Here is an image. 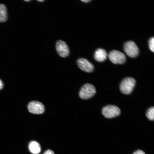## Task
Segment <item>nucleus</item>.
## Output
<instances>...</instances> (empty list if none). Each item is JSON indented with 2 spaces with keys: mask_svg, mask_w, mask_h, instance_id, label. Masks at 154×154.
Instances as JSON below:
<instances>
[{
  "mask_svg": "<svg viewBox=\"0 0 154 154\" xmlns=\"http://www.w3.org/2000/svg\"><path fill=\"white\" fill-rule=\"evenodd\" d=\"M37 1H39V2H43L44 1V0H37Z\"/></svg>",
  "mask_w": 154,
  "mask_h": 154,
  "instance_id": "a211bd4d",
  "label": "nucleus"
},
{
  "mask_svg": "<svg viewBox=\"0 0 154 154\" xmlns=\"http://www.w3.org/2000/svg\"><path fill=\"white\" fill-rule=\"evenodd\" d=\"M120 112V110L118 107L112 105L105 106L102 110L103 115L108 118H112L119 116Z\"/></svg>",
  "mask_w": 154,
  "mask_h": 154,
  "instance_id": "7ed1b4c3",
  "label": "nucleus"
},
{
  "mask_svg": "<svg viewBox=\"0 0 154 154\" xmlns=\"http://www.w3.org/2000/svg\"><path fill=\"white\" fill-rule=\"evenodd\" d=\"M123 48L126 54L131 58L136 57L139 53V50L138 47L135 43L132 41L125 42Z\"/></svg>",
  "mask_w": 154,
  "mask_h": 154,
  "instance_id": "20e7f679",
  "label": "nucleus"
},
{
  "mask_svg": "<svg viewBox=\"0 0 154 154\" xmlns=\"http://www.w3.org/2000/svg\"><path fill=\"white\" fill-rule=\"evenodd\" d=\"M3 87V84L1 80H0V90Z\"/></svg>",
  "mask_w": 154,
  "mask_h": 154,
  "instance_id": "dca6fc26",
  "label": "nucleus"
},
{
  "mask_svg": "<svg viewBox=\"0 0 154 154\" xmlns=\"http://www.w3.org/2000/svg\"><path fill=\"white\" fill-rule=\"evenodd\" d=\"M146 116L149 119L153 121L154 118V108L153 107H151L147 110Z\"/></svg>",
  "mask_w": 154,
  "mask_h": 154,
  "instance_id": "f8f14e48",
  "label": "nucleus"
},
{
  "mask_svg": "<svg viewBox=\"0 0 154 154\" xmlns=\"http://www.w3.org/2000/svg\"><path fill=\"white\" fill-rule=\"evenodd\" d=\"M96 92V88L94 86L90 84H86L81 88L79 96L82 99H88L92 97Z\"/></svg>",
  "mask_w": 154,
  "mask_h": 154,
  "instance_id": "f03ea898",
  "label": "nucleus"
},
{
  "mask_svg": "<svg viewBox=\"0 0 154 154\" xmlns=\"http://www.w3.org/2000/svg\"><path fill=\"white\" fill-rule=\"evenodd\" d=\"M107 53L104 49L100 48L95 52L94 57L95 59L98 62H102L106 59Z\"/></svg>",
  "mask_w": 154,
  "mask_h": 154,
  "instance_id": "1a4fd4ad",
  "label": "nucleus"
},
{
  "mask_svg": "<svg viewBox=\"0 0 154 154\" xmlns=\"http://www.w3.org/2000/svg\"><path fill=\"white\" fill-rule=\"evenodd\" d=\"M43 154H54V153L52 150L48 149L45 151Z\"/></svg>",
  "mask_w": 154,
  "mask_h": 154,
  "instance_id": "2eb2a0df",
  "label": "nucleus"
},
{
  "mask_svg": "<svg viewBox=\"0 0 154 154\" xmlns=\"http://www.w3.org/2000/svg\"><path fill=\"white\" fill-rule=\"evenodd\" d=\"M8 19L7 9L6 5L3 3H0V23H4Z\"/></svg>",
  "mask_w": 154,
  "mask_h": 154,
  "instance_id": "9d476101",
  "label": "nucleus"
},
{
  "mask_svg": "<svg viewBox=\"0 0 154 154\" xmlns=\"http://www.w3.org/2000/svg\"><path fill=\"white\" fill-rule=\"evenodd\" d=\"M109 58L113 63L116 64H122L126 60L125 55L122 52L116 50L111 51L109 53Z\"/></svg>",
  "mask_w": 154,
  "mask_h": 154,
  "instance_id": "39448f33",
  "label": "nucleus"
},
{
  "mask_svg": "<svg viewBox=\"0 0 154 154\" xmlns=\"http://www.w3.org/2000/svg\"><path fill=\"white\" fill-rule=\"evenodd\" d=\"M25 1H30L31 0H25Z\"/></svg>",
  "mask_w": 154,
  "mask_h": 154,
  "instance_id": "6ab92c4d",
  "label": "nucleus"
},
{
  "mask_svg": "<svg viewBox=\"0 0 154 154\" xmlns=\"http://www.w3.org/2000/svg\"><path fill=\"white\" fill-rule=\"evenodd\" d=\"M136 83L135 79L132 77H127L124 79L120 85L121 92L125 94H130L132 91Z\"/></svg>",
  "mask_w": 154,
  "mask_h": 154,
  "instance_id": "f257e3e1",
  "label": "nucleus"
},
{
  "mask_svg": "<svg viewBox=\"0 0 154 154\" xmlns=\"http://www.w3.org/2000/svg\"><path fill=\"white\" fill-rule=\"evenodd\" d=\"M77 63L78 67L85 72H91L94 69L93 64L85 58H79L77 61Z\"/></svg>",
  "mask_w": 154,
  "mask_h": 154,
  "instance_id": "6e6552de",
  "label": "nucleus"
},
{
  "mask_svg": "<svg viewBox=\"0 0 154 154\" xmlns=\"http://www.w3.org/2000/svg\"><path fill=\"white\" fill-rule=\"evenodd\" d=\"M56 48L58 54L62 57H66L69 54V49L68 45L62 40H59L56 42Z\"/></svg>",
  "mask_w": 154,
  "mask_h": 154,
  "instance_id": "0eeeda50",
  "label": "nucleus"
},
{
  "mask_svg": "<svg viewBox=\"0 0 154 154\" xmlns=\"http://www.w3.org/2000/svg\"><path fill=\"white\" fill-rule=\"evenodd\" d=\"M149 46L150 49L153 52L154 51V38H151L149 41Z\"/></svg>",
  "mask_w": 154,
  "mask_h": 154,
  "instance_id": "ddd939ff",
  "label": "nucleus"
},
{
  "mask_svg": "<svg viewBox=\"0 0 154 154\" xmlns=\"http://www.w3.org/2000/svg\"><path fill=\"white\" fill-rule=\"evenodd\" d=\"M133 154H146L142 150H138L133 153Z\"/></svg>",
  "mask_w": 154,
  "mask_h": 154,
  "instance_id": "4468645a",
  "label": "nucleus"
},
{
  "mask_svg": "<svg viewBox=\"0 0 154 154\" xmlns=\"http://www.w3.org/2000/svg\"><path fill=\"white\" fill-rule=\"evenodd\" d=\"M28 109L31 113L35 114H42L44 111V107L41 102L37 101L30 102L28 105Z\"/></svg>",
  "mask_w": 154,
  "mask_h": 154,
  "instance_id": "423d86ee",
  "label": "nucleus"
},
{
  "mask_svg": "<svg viewBox=\"0 0 154 154\" xmlns=\"http://www.w3.org/2000/svg\"><path fill=\"white\" fill-rule=\"evenodd\" d=\"M91 1L90 0H81V1H82L84 3H88Z\"/></svg>",
  "mask_w": 154,
  "mask_h": 154,
  "instance_id": "f3484780",
  "label": "nucleus"
},
{
  "mask_svg": "<svg viewBox=\"0 0 154 154\" xmlns=\"http://www.w3.org/2000/svg\"><path fill=\"white\" fill-rule=\"evenodd\" d=\"M29 151L33 154H38L41 151V148L39 143L35 141H31L29 143Z\"/></svg>",
  "mask_w": 154,
  "mask_h": 154,
  "instance_id": "9b49d317",
  "label": "nucleus"
}]
</instances>
